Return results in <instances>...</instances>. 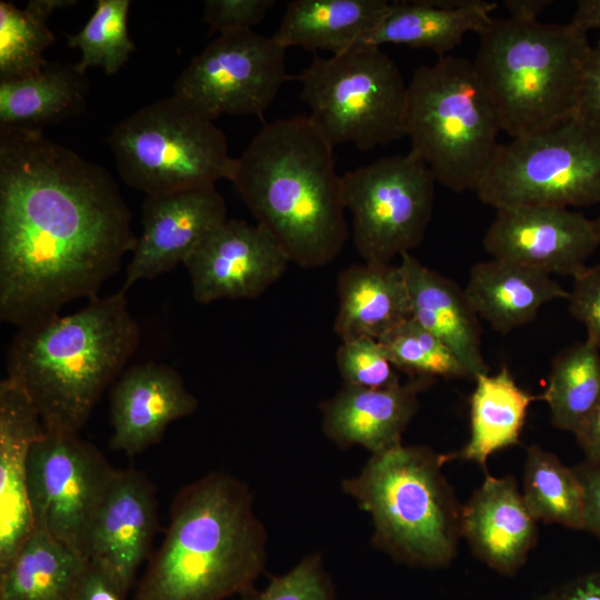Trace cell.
Segmentation results:
<instances>
[{"label": "cell", "mask_w": 600, "mask_h": 600, "mask_svg": "<svg viewBox=\"0 0 600 600\" xmlns=\"http://www.w3.org/2000/svg\"><path fill=\"white\" fill-rule=\"evenodd\" d=\"M287 253L259 224L227 219L184 261L194 301L254 299L277 282L288 264Z\"/></svg>", "instance_id": "obj_15"}, {"label": "cell", "mask_w": 600, "mask_h": 600, "mask_svg": "<svg viewBox=\"0 0 600 600\" xmlns=\"http://www.w3.org/2000/svg\"><path fill=\"white\" fill-rule=\"evenodd\" d=\"M286 48L253 30L220 34L194 56L173 96L203 117L262 116L291 78Z\"/></svg>", "instance_id": "obj_13"}, {"label": "cell", "mask_w": 600, "mask_h": 600, "mask_svg": "<svg viewBox=\"0 0 600 600\" xmlns=\"http://www.w3.org/2000/svg\"><path fill=\"white\" fill-rule=\"evenodd\" d=\"M534 600H600V569L576 577Z\"/></svg>", "instance_id": "obj_42"}, {"label": "cell", "mask_w": 600, "mask_h": 600, "mask_svg": "<svg viewBox=\"0 0 600 600\" xmlns=\"http://www.w3.org/2000/svg\"><path fill=\"white\" fill-rule=\"evenodd\" d=\"M589 49L567 23L493 18L472 61L501 131L517 138L574 117Z\"/></svg>", "instance_id": "obj_5"}, {"label": "cell", "mask_w": 600, "mask_h": 600, "mask_svg": "<svg viewBox=\"0 0 600 600\" xmlns=\"http://www.w3.org/2000/svg\"><path fill=\"white\" fill-rule=\"evenodd\" d=\"M379 341L386 348L393 366L409 377L433 380L470 379L467 369L456 354L411 318L381 337Z\"/></svg>", "instance_id": "obj_34"}, {"label": "cell", "mask_w": 600, "mask_h": 600, "mask_svg": "<svg viewBox=\"0 0 600 600\" xmlns=\"http://www.w3.org/2000/svg\"><path fill=\"white\" fill-rule=\"evenodd\" d=\"M576 117L600 128V40L586 58Z\"/></svg>", "instance_id": "obj_40"}, {"label": "cell", "mask_w": 600, "mask_h": 600, "mask_svg": "<svg viewBox=\"0 0 600 600\" xmlns=\"http://www.w3.org/2000/svg\"><path fill=\"white\" fill-rule=\"evenodd\" d=\"M572 279L569 312L584 326L586 340L600 350V262L587 266Z\"/></svg>", "instance_id": "obj_38"}, {"label": "cell", "mask_w": 600, "mask_h": 600, "mask_svg": "<svg viewBox=\"0 0 600 600\" xmlns=\"http://www.w3.org/2000/svg\"><path fill=\"white\" fill-rule=\"evenodd\" d=\"M117 469L78 433H46L28 460L33 527L87 558L90 532Z\"/></svg>", "instance_id": "obj_12"}, {"label": "cell", "mask_w": 600, "mask_h": 600, "mask_svg": "<svg viewBox=\"0 0 600 600\" xmlns=\"http://www.w3.org/2000/svg\"><path fill=\"white\" fill-rule=\"evenodd\" d=\"M473 381L469 440L460 450L446 453V459L472 461L487 472V460L492 453L520 442L529 406L539 397L519 387L507 364L497 373H482Z\"/></svg>", "instance_id": "obj_27"}, {"label": "cell", "mask_w": 600, "mask_h": 600, "mask_svg": "<svg viewBox=\"0 0 600 600\" xmlns=\"http://www.w3.org/2000/svg\"><path fill=\"white\" fill-rule=\"evenodd\" d=\"M463 290L478 318L501 334L533 321L544 304L569 297L550 274L493 258L471 268Z\"/></svg>", "instance_id": "obj_24"}, {"label": "cell", "mask_w": 600, "mask_h": 600, "mask_svg": "<svg viewBox=\"0 0 600 600\" xmlns=\"http://www.w3.org/2000/svg\"><path fill=\"white\" fill-rule=\"evenodd\" d=\"M266 560L267 534L248 486L214 471L174 496L133 600H224L252 588Z\"/></svg>", "instance_id": "obj_3"}, {"label": "cell", "mask_w": 600, "mask_h": 600, "mask_svg": "<svg viewBox=\"0 0 600 600\" xmlns=\"http://www.w3.org/2000/svg\"><path fill=\"white\" fill-rule=\"evenodd\" d=\"M408 287L411 319L440 339L467 369L470 379L489 368L481 349L478 316L463 289L422 264L410 252L399 263Z\"/></svg>", "instance_id": "obj_22"}, {"label": "cell", "mask_w": 600, "mask_h": 600, "mask_svg": "<svg viewBox=\"0 0 600 600\" xmlns=\"http://www.w3.org/2000/svg\"><path fill=\"white\" fill-rule=\"evenodd\" d=\"M410 152L453 192L477 191L500 146L501 132L473 61L444 56L419 66L407 87Z\"/></svg>", "instance_id": "obj_7"}, {"label": "cell", "mask_w": 600, "mask_h": 600, "mask_svg": "<svg viewBox=\"0 0 600 600\" xmlns=\"http://www.w3.org/2000/svg\"><path fill=\"white\" fill-rule=\"evenodd\" d=\"M436 182L410 151L342 176L354 247L364 262L391 263L421 243L432 216Z\"/></svg>", "instance_id": "obj_11"}, {"label": "cell", "mask_w": 600, "mask_h": 600, "mask_svg": "<svg viewBox=\"0 0 600 600\" xmlns=\"http://www.w3.org/2000/svg\"><path fill=\"white\" fill-rule=\"evenodd\" d=\"M130 4V0H97L94 11L84 27L67 36L68 46L81 52L76 63L80 72L100 68L111 76L129 60L136 50L128 31Z\"/></svg>", "instance_id": "obj_33"}, {"label": "cell", "mask_w": 600, "mask_h": 600, "mask_svg": "<svg viewBox=\"0 0 600 600\" xmlns=\"http://www.w3.org/2000/svg\"><path fill=\"white\" fill-rule=\"evenodd\" d=\"M599 246L594 220L552 206L496 209L483 237L484 250L493 259L572 278L587 267Z\"/></svg>", "instance_id": "obj_14"}, {"label": "cell", "mask_w": 600, "mask_h": 600, "mask_svg": "<svg viewBox=\"0 0 600 600\" xmlns=\"http://www.w3.org/2000/svg\"><path fill=\"white\" fill-rule=\"evenodd\" d=\"M46 433L27 392L11 378L0 382V569L33 530L28 499V460Z\"/></svg>", "instance_id": "obj_21"}, {"label": "cell", "mask_w": 600, "mask_h": 600, "mask_svg": "<svg viewBox=\"0 0 600 600\" xmlns=\"http://www.w3.org/2000/svg\"><path fill=\"white\" fill-rule=\"evenodd\" d=\"M227 219V204L216 186L147 196L142 203V229L121 289L127 292L136 282L184 263Z\"/></svg>", "instance_id": "obj_16"}, {"label": "cell", "mask_w": 600, "mask_h": 600, "mask_svg": "<svg viewBox=\"0 0 600 600\" xmlns=\"http://www.w3.org/2000/svg\"><path fill=\"white\" fill-rule=\"evenodd\" d=\"M539 399L557 429L574 433L600 402V350L584 340L559 351Z\"/></svg>", "instance_id": "obj_30"}, {"label": "cell", "mask_w": 600, "mask_h": 600, "mask_svg": "<svg viewBox=\"0 0 600 600\" xmlns=\"http://www.w3.org/2000/svg\"><path fill=\"white\" fill-rule=\"evenodd\" d=\"M567 24L582 37H587L591 30L600 31V0L577 1L574 13Z\"/></svg>", "instance_id": "obj_44"}, {"label": "cell", "mask_w": 600, "mask_h": 600, "mask_svg": "<svg viewBox=\"0 0 600 600\" xmlns=\"http://www.w3.org/2000/svg\"><path fill=\"white\" fill-rule=\"evenodd\" d=\"M88 558L34 528L0 569V600H74Z\"/></svg>", "instance_id": "obj_29"}, {"label": "cell", "mask_w": 600, "mask_h": 600, "mask_svg": "<svg viewBox=\"0 0 600 600\" xmlns=\"http://www.w3.org/2000/svg\"><path fill=\"white\" fill-rule=\"evenodd\" d=\"M126 291L96 297L79 311L19 328L8 376L36 406L46 431L78 433L140 342Z\"/></svg>", "instance_id": "obj_4"}, {"label": "cell", "mask_w": 600, "mask_h": 600, "mask_svg": "<svg viewBox=\"0 0 600 600\" xmlns=\"http://www.w3.org/2000/svg\"><path fill=\"white\" fill-rule=\"evenodd\" d=\"M389 4L387 0H293L272 37L286 49L339 54L363 47Z\"/></svg>", "instance_id": "obj_26"}, {"label": "cell", "mask_w": 600, "mask_h": 600, "mask_svg": "<svg viewBox=\"0 0 600 600\" xmlns=\"http://www.w3.org/2000/svg\"><path fill=\"white\" fill-rule=\"evenodd\" d=\"M274 6L273 0H206L203 21L209 34L252 30Z\"/></svg>", "instance_id": "obj_37"}, {"label": "cell", "mask_w": 600, "mask_h": 600, "mask_svg": "<svg viewBox=\"0 0 600 600\" xmlns=\"http://www.w3.org/2000/svg\"><path fill=\"white\" fill-rule=\"evenodd\" d=\"M523 500L537 521L572 530L584 529V494L573 468L538 444L527 449Z\"/></svg>", "instance_id": "obj_31"}, {"label": "cell", "mask_w": 600, "mask_h": 600, "mask_svg": "<svg viewBox=\"0 0 600 600\" xmlns=\"http://www.w3.org/2000/svg\"><path fill=\"white\" fill-rule=\"evenodd\" d=\"M336 361L343 384L382 389L400 383L398 369L377 339L362 337L341 341Z\"/></svg>", "instance_id": "obj_35"}, {"label": "cell", "mask_w": 600, "mask_h": 600, "mask_svg": "<svg viewBox=\"0 0 600 600\" xmlns=\"http://www.w3.org/2000/svg\"><path fill=\"white\" fill-rule=\"evenodd\" d=\"M89 81L76 63L49 62L41 71L0 81V127L40 130L86 109Z\"/></svg>", "instance_id": "obj_28"}, {"label": "cell", "mask_w": 600, "mask_h": 600, "mask_svg": "<svg viewBox=\"0 0 600 600\" xmlns=\"http://www.w3.org/2000/svg\"><path fill=\"white\" fill-rule=\"evenodd\" d=\"M333 330L341 341L381 337L411 318L406 279L400 266L363 262L342 270Z\"/></svg>", "instance_id": "obj_25"}, {"label": "cell", "mask_w": 600, "mask_h": 600, "mask_svg": "<svg viewBox=\"0 0 600 600\" xmlns=\"http://www.w3.org/2000/svg\"><path fill=\"white\" fill-rule=\"evenodd\" d=\"M494 209L600 204V128L576 116L500 144L476 191Z\"/></svg>", "instance_id": "obj_10"}, {"label": "cell", "mask_w": 600, "mask_h": 600, "mask_svg": "<svg viewBox=\"0 0 600 600\" xmlns=\"http://www.w3.org/2000/svg\"><path fill=\"white\" fill-rule=\"evenodd\" d=\"M497 7L496 2L483 0L390 1L363 47L401 44L444 57L469 32L479 34L492 21Z\"/></svg>", "instance_id": "obj_23"}, {"label": "cell", "mask_w": 600, "mask_h": 600, "mask_svg": "<svg viewBox=\"0 0 600 600\" xmlns=\"http://www.w3.org/2000/svg\"><path fill=\"white\" fill-rule=\"evenodd\" d=\"M594 222H596V227H597V230H598V233L600 236V214L597 219H594Z\"/></svg>", "instance_id": "obj_46"}, {"label": "cell", "mask_w": 600, "mask_h": 600, "mask_svg": "<svg viewBox=\"0 0 600 600\" xmlns=\"http://www.w3.org/2000/svg\"><path fill=\"white\" fill-rule=\"evenodd\" d=\"M131 222L106 168L0 127V319L20 328L98 297L136 247Z\"/></svg>", "instance_id": "obj_1"}, {"label": "cell", "mask_w": 600, "mask_h": 600, "mask_svg": "<svg viewBox=\"0 0 600 600\" xmlns=\"http://www.w3.org/2000/svg\"><path fill=\"white\" fill-rule=\"evenodd\" d=\"M129 589L104 562L88 558L74 600H127Z\"/></svg>", "instance_id": "obj_39"}, {"label": "cell", "mask_w": 600, "mask_h": 600, "mask_svg": "<svg viewBox=\"0 0 600 600\" xmlns=\"http://www.w3.org/2000/svg\"><path fill=\"white\" fill-rule=\"evenodd\" d=\"M436 380L409 377L404 383L382 389L349 384L320 404L324 436L340 448L360 446L371 454L401 442L419 409V396Z\"/></svg>", "instance_id": "obj_20"}, {"label": "cell", "mask_w": 600, "mask_h": 600, "mask_svg": "<svg viewBox=\"0 0 600 600\" xmlns=\"http://www.w3.org/2000/svg\"><path fill=\"white\" fill-rule=\"evenodd\" d=\"M240 600H337V594L321 556L312 553L290 571L272 577L264 589L250 588Z\"/></svg>", "instance_id": "obj_36"}, {"label": "cell", "mask_w": 600, "mask_h": 600, "mask_svg": "<svg viewBox=\"0 0 600 600\" xmlns=\"http://www.w3.org/2000/svg\"><path fill=\"white\" fill-rule=\"evenodd\" d=\"M550 4L549 0H507L504 7L509 18L521 22L538 21V17Z\"/></svg>", "instance_id": "obj_45"}, {"label": "cell", "mask_w": 600, "mask_h": 600, "mask_svg": "<svg viewBox=\"0 0 600 600\" xmlns=\"http://www.w3.org/2000/svg\"><path fill=\"white\" fill-rule=\"evenodd\" d=\"M293 79L309 120L333 148L353 143L367 151L406 137L408 83L379 47L314 54Z\"/></svg>", "instance_id": "obj_9"}, {"label": "cell", "mask_w": 600, "mask_h": 600, "mask_svg": "<svg viewBox=\"0 0 600 600\" xmlns=\"http://www.w3.org/2000/svg\"><path fill=\"white\" fill-rule=\"evenodd\" d=\"M573 434L586 460L600 464V402Z\"/></svg>", "instance_id": "obj_43"}, {"label": "cell", "mask_w": 600, "mask_h": 600, "mask_svg": "<svg viewBox=\"0 0 600 600\" xmlns=\"http://www.w3.org/2000/svg\"><path fill=\"white\" fill-rule=\"evenodd\" d=\"M157 488L134 468L117 469L96 516L87 558L108 564L130 590L158 530Z\"/></svg>", "instance_id": "obj_18"}, {"label": "cell", "mask_w": 600, "mask_h": 600, "mask_svg": "<svg viewBox=\"0 0 600 600\" xmlns=\"http://www.w3.org/2000/svg\"><path fill=\"white\" fill-rule=\"evenodd\" d=\"M124 183L147 196L231 180L236 158L212 120L174 97L156 100L107 137Z\"/></svg>", "instance_id": "obj_8"}, {"label": "cell", "mask_w": 600, "mask_h": 600, "mask_svg": "<svg viewBox=\"0 0 600 600\" xmlns=\"http://www.w3.org/2000/svg\"><path fill=\"white\" fill-rule=\"evenodd\" d=\"M446 462V453L400 443L342 480V491L372 518V544L398 562L440 569L457 554L461 506L442 472Z\"/></svg>", "instance_id": "obj_6"}, {"label": "cell", "mask_w": 600, "mask_h": 600, "mask_svg": "<svg viewBox=\"0 0 600 600\" xmlns=\"http://www.w3.org/2000/svg\"><path fill=\"white\" fill-rule=\"evenodd\" d=\"M537 523L511 476L486 472L461 507V537L481 562L502 576H514L526 563L538 542Z\"/></svg>", "instance_id": "obj_19"}, {"label": "cell", "mask_w": 600, "mask_h": 600, "mask_svg": "<svg viewBox=\"0 0 600 600\" xmlns=\"http://www.w3.org/2000/svg\"><path fill=\"white\" fill-rule=\"evenodd\" d=\"M77 0H31L19 9L0 1V81L18 80L41 71L49 61L44 50L56 38L47 24L50 14Z\"/></svg>", "instance_id": "obj_32"}, {"label": "cell", "mask_w": 600, "mask_h": 600, "mask_svg": "<svg viewBox=\"0 0 600 600\" xmlns=\"http://www.w3.org/2000/svg\"><path fill=\"white\" fill-rule=\"evenodd\" d=\"M197 408V398L176 369L157 362L134 364L119 376L110 391L109 447L137 456L159 443L171 422Z\"/></svg>", "instance_id": "obj_17"}, {"label": "cell", "mask_w": 600, "mask_h": 600, "mask_svg": "<svg viewBox=\"0 0 600 600\" xmlns=\"http://www.w3.org/2000/svg\"><path fill=\"white\" fill-rule=\"evenodd\" d=\"M584 494V531L600 540V464L582 461L573 467Z\"/></svg>", "instance_id": "obj_41"}, {"label": "cell", "mask_w": 600, "mask_h": 600, "mask_svg": "<svg viewBox=\"0 0 600 600\" xmlns=\"http://www.w3.org/2000/svg\"><path fill=\"white\" fill-rule=\"evenodd\" d=\"M333 147L308 117L266 123L236 158L231 182L291 263L328 266L349 238Z\"/></svg>", "instance_id": "obj_2"}]
</instances>
